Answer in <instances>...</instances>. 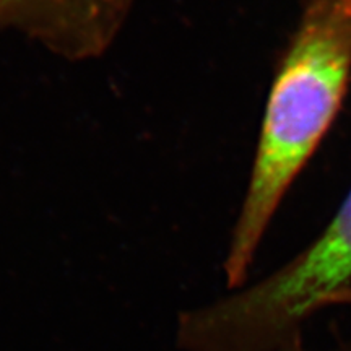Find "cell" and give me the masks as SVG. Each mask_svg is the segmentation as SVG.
<instances>
[{
	"label": "cell",
	"mask_w": 351,
	"mask_h": 351,
	"mask_svg": "<svg viewBox=\"0 0 351 351\" xmlns=\"http://www.w3.org/2000/svg\"><path fill=\"white\" fill-rule=\"evenodd\" d=\"M351 82V0H302L275 67L252 173L225 258L226 282L243 285L267 228L326 137Z\"/></svg>",
	"instance_id": "obj_1"
},
{
	"label": "cell",
	"mask_w": 351,
	"mask_h": 351,
	"mask_svg": "<svg viewBox=\"0 0 351 351\" xmlns=\"http://www.w3.org/2000/svg\"><path fill=\"white\" fill-rule=\"evenodd\" d=\"M134 0H0V29H13L70 60L103 54Z\"/></svg>",
	"instance_id": "obj_3"
},
{
	"label": "cell",
	"mask_w": 351,
	"mask_h": 351,
	"mask_svg": "<svg viewBox=\"0 0 351 351\" xmlns=\"http://www.w3.org/2000/svg\"><path fill=\"white\" fill-rule=\"evenodd\" d=\"M282 351H351V339H341L327 348H314V346L306 343L304 337L298 335L291 341H288Z\"/></svg>",
	"instance_id": "obj_4"
},
{
	"label": "cell",
	"mask_w": 351,
	"mask_h": 351,
	"mask_svg": "<svg viewBox=\"0 0 351 351\" xmlns=\"http://www.w3.org/2000/svg\"><path fill=\"white\" fill-rule=\"evenodd\" d=\"M351 285V191L320 234L274 274L182 315L186 351H282Z\"/></svg>",
	"instance_id": "obj_2"
}]
</instances>
